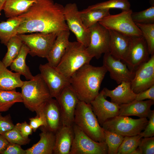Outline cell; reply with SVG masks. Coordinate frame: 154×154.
Here are the masks:
<instances>
[{
	"label": "cell",
	"mask_w": 154,
	"mask_h": 154,
	"mask_svg": "<svg viewBox=\"0 0 154 154\" xmlns=\"http://www.w3.org/2000/svg\"><path fill=\"white\" fill-rule=\"evenodd\" d=\"M64 8L63 5L53 0H36L26 12L19 16L23 21L17 29L18 34L34 32L58 33L69 30L64 18Z\"/></svg>",
	"instance_id": "6da1fadb"
},
{
	"label": "cell",
	"mask_w": 154,
	"mask_h": 154,
	"mask_svg": "<svg viewBox=\"0 0 154 154\" xmlns=\"http://www.w3.org/2000/svg\"><path fill=\"white\" fill-rule=\"evenodd\" d=\"M107 71L103 65H84L69 79V84L80 101L90 103L99 93L101 83Z\"/></svg>",
	"instance_id": "7a4b0ae2"
},
{
	"label": "cell",
	"mask_w": 154,
	"mask_h": 154,
	"mask_svg": "<svg viewBox=\"0 0 154 154\" xmlns=\"http://www.w3.org/2000/svg\"><path fill=\"white\" fill-rule=\"evenodd\" d=\"M93 58L88 52L86 48L83 44L77 41H70L55 68L69 80L75 72L84 65L89 64Z\"/></svg>",
	"instance_id": "3957f363"
},
{
	"label": "cell",
	"mask_w": 154,
	"mask_h": 154,
	"mask_svg": "<svg viewBox=\"0 0 154 154\" xmlns=\"http://www.w3.org/2000/svg\"><path fill=\"white\" fill-rule=\"evenodd\" d=\"M23 103L32 112L38 113L45 104L52 98L48 88L40 74L33 79L23 81L21 87Z\"/></svg>",
	"instance_id": "277c9868"
},
{
	"label": "cell",
	"mask_w": 154,
	"mask_h": 154,
	"mask_svg": "<svg viewBox=\"0 0 154 154\" xmlns=\"http://www.w3.org/2000/svg\"><path fill=\"white\" fill-rule=\"evenodd\" d=\"M74 124L94 141H105L103 128L99 123L90 103L79 101L75 112Z\"/></svg>",
	"instance_id": "5b68a950"
},
{
	"label": "cell",
	"mask_w": 154,
	"mask_h": 154,
	"mask_svg": "<svg viewBox=\"0 0 154 154\" xmlns=\"http://www.w3.org/2000/svg\"><path fill=\"white\" fill-rule=\"evenodd\" d=\"M148 121L146 117L134 119L127 116L118 115L107 120L102 127L104 129L124 137L133 136L141 132Z\"/></svg>",
	"instance_id": "8992f818"
},
{
	"label": "cell",
	"mask_w": 154,
	"mask_h": 154,
	"mask_svg": "<svg viewBox=\"0 0 154 154\" xmlns=\"http://www.w3.org/2000/svg\"><path fill=\"white\" fill-rule=\"evenodd\" d=\"M132 12L130 9L123 11L118 14H110L98 23L108 30H114L131 37L142 36L141 30L132 19Z\"/></svg>",
	"instance_id": "52a82bcc"
},
{
	"label": "cell",
	"mask_w": 154,
	"mask_h": 154,
	"mask_svg": "<svg viewBox=\"0 0 154 154\" xmlns=\"http://www.w3.org/2000/svg\"><path fill=\"white\" fill-rule=\"evenodd\" d=\"M57 33L36 32L29 35L18 34L23 43L29 48L32 57L46 58L56 38Z\"/></svg>",
	"instance_id": "ba28073f"
},
{
	"label": "cell",
	"mask_w": 154,
	"mask_h": 154,
	"mask_svg": "<svg viewBox=\"0 0 154 154\" xmlns=\"http://www.w3.org/2000/svg\"><path fill=\"white\" fill-rule=\"evenodd\" d=\"M74 137L70 154H107L108 148L105 141L96 142L88 136L75 124Z\"/></svg>",
	"instance_id": "9c48e42d"
},
{
	"label": "cell",
	"mask_w": 154,
	"mask_h": 154,
	"mask_svg": "<svg viewBox=\"0 0 154 154\" xmlns=\"http://www.w3.org/2000/svg\"><path fill=\"white\" fill-rule=\"evenodd\" d=\"M79 12L75 3H68L64 7V18L69 30L75 35L77 41L86 48L90 42V31L84 25Z\"/></svg>",
	"instance_id": "30bf717a"
},
{
	"label": "cell",
	"mask_w": 154,
	"mask_h": 154,
	"mask_svg": "<svg viewBox=\"0 0 154 154\" xmlns=\"http://www.w3.org/2000/svg\"><path fill=\"white\" fill-rule=\"evenodd\" d=\"M55 99L59 106L62 126H73L75 112L79 100L70 84L66 86Z\"/></svg>",
	"instance_id": "8fae6325"
},
{
	"label": "cell",
	"mask_w": 154,
	"mask_h": 154,
	"mask_svg": "<svg viewBox=\"0 0 154 154\" xmlns=\"http://www.w3.org/2000/svg\"><path fill=\"white\" fill-rule=\"evenodd\" d=\"M89 29L90 33V40L86 50L93 57L98 59L103 54L109 52V31L98 23Z\"/></svg>",
	"instance_id": "7c38bea8"
},
{
	"label": "cell",
	"mask_w": 154,
	"mask_h": 154,
	"mask_svg": "<svg viewBox=\"0 0 154 154\" xmlns=\"http://www.w3.org/2000/svg\"><path fill=\"white\" fill-rule=\"evenodd\" d=\"M146 42L142 36L132 37L126 57L123 62L131 71L135 72L150 57Z\"/></svg>",
	"instance_id": "4fadbf2b"
},
{
	"label": "cell",
	"mask_w": 154,
	"mask_h": 154,
	"mask_svg": "<svg viewBox=\"0 0 154 154\" xmlns=\"http://www.w3.org/2000/svg\"><path fill=\"white\" fill-rule=\"evenodd\" d=\"M130 82L132 89L136 94L154 85V54L137 68Z\"/></svg>",
	"instance_id": "5bb4252c"
},
{
	"label": "cell",
	"mask_w": 154,
	"mask_h": 154,
	"mask_svg": "<svg viewBox=\"0 0 154 154\" xmlns=\"http://www.w3.org/2000/svg\"><path fill=\"white\" fill-rule=\"evenodd\" d=\"M104 54L103 65L109 72L111 78L118 84L123 81L131 82L135 72L131 70L125 63L114 57L109 52Z\"/></svg>",
	"instance_id": "9a60e30c"
},
{
	"label": "cell",
	"mask_w": 154,
	"mask_h": 154,
	"mask_svg": "<svg viewBox=\"0 0 154 154\" xmlns=\"http://www.w3.org/2000/svg\"><path fill=\"white\" fill-rule=\"evenodd\" d=\"M39 68L51 98H56L64 88L69 84V81L59 72L55 67L48 63L40 64Z\"/></svg>",
	"instance_id": "2e32d148"
},
{
	"label": "cell",
	"mask_w": 154,
	"mask_h": 154,
	"mask_svg": "<svg viewBox=\"0 0 154 154\" xmlns=\"http://www.w3.org/2000/svg\"><path fill=\"white\" fill-rule=\"evenodd\" d=\"M90 104L101 126L108 119L119 115V105L107 100L102 91Z\"/></svg>",
	"instance_id": "e0dca14e"
},
{
	"label": "cell",
	"mask_w": 154,
	"mask_h": 154,
	"mask_svg": "<svg viewBox=\"0 0 154 154\" xmlns=\"http://www.w3.org/2000/svg\"><path fill=\"white\" fill-rule=\"evenodd\" d=\"M40 112L43 115L46 123V127H41L42 128L55 133L62 126L59 106L55 99H50Z\"/></svg>",
	"instance_id": "ac0fdd59"
},
{
	"label": "cell",
	"mask_w": 154,
	"mask_h": 154,
	"mask_svg": "<svg viewBox=\"0 0 154 154\" xmlns=\"http://www.w3.org/2000/svg\"><path fill=\"white\" fill-rule=\"evenodd\" d=\"M108 30L110 34L109 52L115 58L124 61L132 37L114 30Z\"/></svg>",
	"instance_id": "d6986e66"
},
{
	"label": "cell",
	"mask_w": 154,
	"mask_h": 154,
	"mask_svg": "<svg viewBox=\"0 0 154 154\" xmlns=\"http://www.w3.org/2000/svg\"><path fill=\"white\" fill-rule=\"evenodd\" d=\"M102 91L106 98L110 97L111 102L119 105L133 101L137 95L132 89L129 82H122L114 90L104 88Z\"/></svg>",
	"instance_id": "ffe728a7"
},
{
	"label": "cell",
	"mask_w": 154,
	"mask_h": 154,
	"mask_svg": "<svg viewBox=\"0 0 154 154\" xmlns=\"http://www.w3.org/2000/svg\"><path fill=\"white\" fill-rule=\"evenodd\" d=\"M70 35L69 30L62 31L57 34L46 58L51 66L56 67L58 65L69 44Z\"/></svg>",
	"instance_id": "44dd1931"
},
{
	"label": "cell",
	"mask_w": 154,
	"mask_h": 154,
	"mask_svg": "<svg viewBox=\"0 0 154 154\" xmlns=\"http://www.w3.org/2000/svg\"><path fill=\"white\" fill-rule=\"evenodd\" d=\"M154 100L138 101L134 100L129 103L119 105V116H135L139 118L148 117L151 111Z\"/></svg>",
	"instance_id": "7402d4cb"
},
{
	"label": "cell",
	"mask_w": 154,
	"mask_h": 154,
	"mask_svg": "<svg viewBox=\"0 0 154 154\" xmlns=\"http://www.w3.org/2000/svg\"><path fill=\"white\" fill-rule=\"evenodd\" d=\"M53 154H70L74 137L72 126H62L56 133Z\"/></svg>",
	"instance_id": "603a6c76"
},
{
	"label": "cell",
	"mask_w": 154,
	"mask_h": 154,
	"mask_svg": "<svg viewBox=\"0 0 154 154\" xmlns=\"http://www.w3.org/2000/svg\"><path fill=\"white\" fill-rule=\"evenodd\" d=\"M38 141L25 150L26 154H52L54 147L55 133L41 127Z\"/></svg>",
	"instance_id": "cb8c5ba5"
},
{
	"label": "cell",
	"mask_w": 154,
	"mask_h": 154,
	"mask_svg": "<svg viewBox=\"0 0 154 154\" xmlns=\"http://www.w3.org/2000/svg\"><path fill=\"white\" fill-rule=\"evenodd\" d=\"M21 75L19 73L13 72L8 69L0 60V89L11 90L21 88L23 82L21 79Z\"/></svg>",
	"instance_id": "d4e9b609"
},
{
	"label": "cell",
	"mask_w": 154,
	"mask_h": 154,
	"mask_svg": "<svg viewBox=\"0 0 154 154\" xmlns=\"http://www.w3.org/2000/svg\"><path fill=\"white\" fill-rule=\"evenodd\" d=\"M36 0H5L3 10L8 18L18 17L26 12Z\"/></svg>",
	"instance_id": "484cf974"
},
{
	"label": "cell",
	"mask_w": 154,
	"mask_h": 154,
	"mask_svg": "<svg viewBox=\"0 0 154 154\" xmlns=\"http://www.w3.org/2000/svg\"><path fill=\"white\" fill-rule=\"evenodd\" d=\"M23 21L20 16L8 18L6 21L0 23V41L6 46L9 41L18 34L17 30Z\"/></svg>",
	"instance_id": "4316f807"
},
{
	"label": "cell",
	"mask_w": 154,
	"mask_h": 154,
	"mask_svg": "<svg viewBox=\"0 0 154 154\" xmlns=\"http://www.w3.org/2000/svg\"><path fill=\"white\" fill-rule=\"evenodd\" d=\"M29 51L28 47L23 43L18 55L10 66L11 71L20 73L28 80H32L34 77L25 62L27 56L29 54Z\"/></svg>",
	"instance_id": "83f0119b"
},
{
	"label": "cell",
	"mask_w": 154,
	"mask_h": 154,
	"mask_svg": "<svg viewBox=\"0 0 154 154\" xmlns=\"http://www.w3.org/2000/svg\"><path fill=\"white\" fill-rule=\"evenodd\" d=\"M79 13L85 26L89 29L98 23L110 13V9H88L79 11Z\"/></svg>",
	"instance_id": "f1b7e54d"
},
{
	"label": "cell",
	"mask_w": 154,
	"mask_h": 154,
	"mask_svg": "<svg viewBox=\"0 0 154 154\" xmlns=\"http://www.w3.org/2000/svg\"><path fill=\"white\" fill-rule=\"evenodd\" d=\"M23 102L21 93L15 90H6L0 89V112L7 111L15 104Z\"/></svg>",
	"instance_id": "f546056e"
},
{
	"label": "cell",
	"mask_w": 154,
	"mask_h": 154,
	"mask_svg": "<svg viewBox=\"0 0 154 154\" xmlns=\"http://www.w3.org/2000/svg\"><path fill=\"white\" fill-rule=\"evenodd\" d=\"M23 44L17 35L12 37L7 43L6 46L7 51L2 60L7 67L18 55Z\"/></svg>",
	"instance_id": "4dcf8cb0"
},
{
	"label": "cell",
	"mask_w": 154,
	"mask_h": 154,
	"mask_svg": "<svg viewBox=\"0 0 154 154\" xmlns=\"http://www.w3.org/2000/svg\"><path fill=\"white\" fill-rule=\"evenodd\" d=\"M142 137L140 133L134 136H124L118 148L117 154H133L137 148Z\"/></svg>",
	"instance_id": "1f68e13d"
},
{
	"label": "cell",
	"mask_w": 154,
	"mask_h": 154,
	"mask_svg": "<svg viewBox=\"0 0 154 154\" xmlns=\"http://www.w3.org/2000/svg\"><path fill=\"white\" fill-rule=\"evenodd\" d=\"M131 4L128 0H108L89 6L88 9H117L123 11L130 9Z\"/></svg>",
	"instance_id": "d6a6232c"
},
{
	"label": "cell",
	"mask_w": 154,
	"mask_h": 154,
	"mask_svg": "<svg viewBox=\"0 0 154 154\" xmlns=\"http://www.w3.org/2000/svg\"><path fill=\"white\" fill-rule=\"evenodd\" d=\"M105 141L108 148V154H117L124 136L103 128Z\"/></svg>",
	"instance_id": "836d02e7"
},
{
	"label": "cell",
	"mask_w": 154,
	"mask_h": 154,
	"mask_svg": "<svg viewBox=\"0 0 154 154\" xmlns=\"http://www.w3.org/2000/svg\"><path fill=\"white\" fill-rule=\"evenodd\" d=\"M135 24L141 32L150 55L151 56L154 54V23Z\"/></svg>",
	"instance_id": "e575fe53"
},
{
	"label": "cell",
	"mask_w": 154,
	"mask_h": 154,
	"mask_svg": "<svg viewBox=\"0 0 154 154\" xmlns=\"http://www.w3.org/2000/svg\"><path fill=\"white\" fill-rule=\"evenodd\" d=\"M19 125L20 123H17L12 129L1 135L9 143L21 145L28 144L31 139L29 138H25L22 135L19 129Z\"/></svg>",
	"instance_id": "d590c367"
},
{
	"label": "cell",
	"mask_w": 154,
	"mask_h": 154,
	"mask_svg": "<svg viewBox=\"0 0 154 154\" xmlns=\"http://www.w3.org/2000/svg\"><path fill=\"white\" fill-rule=\"evenodd\" d=\"M131 16L135 24L154 23V5H152L147 9L140 11L133 12Z\"/></svg>",
	"instance_id": "8d00e7d4"
},
{
	"label": "cell",
	"mask_w": 154,
	"mask_h": 154,
	"mask_svg": "<svg viewBox=\"0 0 154 154\" xmlns=\"http://www.w3.org/2000/svg\"><path fill=\"white\" fill-rule=\"evenodd\" d=\"M137 148L141 154H154V137L142 138Z\"/></svg>",
	"instance_id": "74e56055"
},
{
	"label": "cell",
	"mask_w": 154,
	"mask_h": 154,
	"mask_svg": "<svg viewBox=\"0 0 154 154\" xmlns=\"http://www.w3.org/2000/svg\"><path fill=\"white\" fill-rule=\"evenodd\" d=\"M14 126L10 114L3 116L0 113V134L11 130Z\"/></svg>",
	"instance_id": "f35d334b"
},
{
	"label": "cell",
	"mask_w": 154,
	"mask_h": 154,
	"mask_svg": "<svg viewBox=\"0 0 154 154\" xmlns=\"http://www.w3.org/2000/svg\"><path fill=\"white\" fill-rule=\"evenodd\" d=\"M148 118V122L144 128V131L140 133L143 137H148L154 135V110H151Z\"/></svg>",
	"instance_id": "ab89813d"
},
{
	"label": "cell",
	"mask_w": 154,
	"mask_h": 154,
	"mask_svg": "<svg viewBox=\"0 0 154 154\" xmlns=\"http://www.w3.org/2000/svg\"><path fill=\"white\" fill-rule=\"evenodd\" d=\"M29 119V125L34 132L40 127H45L46 126L45 119L41 112L37 114L35 117L30 118Z\"/></svg>",
	"instance_id": "60d3db41"
},
{
	"label": "cell",
	"mask_w": 154,
	"mask_h": 154,
	"mask_svg": "<svg viewBox=\"0 0 154 154\" xmlns=\"http://www.w3.org/2000/svg\"><path fill=\"white\" fill-rule=\"evenodd\" d=\"M2 154H26V151L21 145L9 143Z\"/></svg>",
	"instance_id": "b9f144b4"
},
{
	"label": "cell",
	"mask_w": 154,
	"mask_h": 154,
	"mask_svg": "<svg viewBox=\"0 0 154 154\" xmlns=\"http://www.w3.org/2000/svg\"><path fill=\"white\" fill-rule=\"evenodd\" d=\"M145 99L154 100V85L137 94L135 100L143 101Z\"/></svg>",
	"instance_id": "7bdbcfd3"
},
{
	"label": "cell",
	"mask_w": 154,
	"mask_h": 154,
	"mask_svg": "<svg viewBox=\"0 0 154 154\" xmlns=\"http://www.w3.org/2000/svg\"><path fill=\"white\" fill-rule=\"evenodd\" d=\"M19 129L22 135L25 138H28L29 135L32 134L33 129L26 121L20 123Z\"/></svg>",
	"instance_id": "ee69618b"
},
{
	"label": "cell",
	"mask_w": 154,
	"mask_h": 154,
	"mask_svg": "<svg viewBox=\"0 0 154 154\" xmlns=\"http://www.w3.org/2000/svg\"><path fill=\"white\" fill-rule=\"evenodd\" d=\"M9 143L3 135L0 134V154H2Z\"/></svg>",
	"instance_id": "f6af8a7d"
},
{
	"label": "cell",
	"mask_w": 154,
	"mask_h": 154,
	"mask_svg": "<svg viewBox=\"0 0 154 154\" xmlns=\"http://www.w3.org/2000/svg\"><path fill=\"white\" fill-rule=\"evenodd\" d=\"M5 1V0H0V15H1V12L3 10Z\"/></svg>",
	"instance_id": "bcb514c9"
},
{
	"label": "cell",
	"mask_w": 154,
	"mask_h": 154,
	"mask_svg": "<svg viewBox=\"0 0 154 154\" xmlns=\"http://www.w3.org/2000/svg\"><path fill=\"white\" fill-rule=\"evenodd\" d=\"M149 3L151 5H154V0H149Z\"/></svg>",
	"instance_id": "7dc6e473"
}]
</instances>
